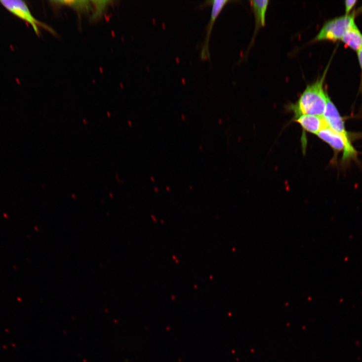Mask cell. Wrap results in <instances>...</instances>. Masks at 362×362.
<instances>
[{
    "label": "cell",
    "mask_w": 362,
    "mask_h": 362,
    "mask_svg": "<svg viewBox=\"0 0 362 362\" xmlns=\"http://www.w3.org/2000/svg\"><path fill=\"white\" fill-rule=\"evenodd\" d=\"M0 4L13 15L30 24L38 36L40 33L39 27L54 33L50 27L39 21L33 15L25 2L20 0H2L0 1Z\"/></svg>",
    "instance_id": "obj_4"
},
{
    "label": "cell",
    "mask_w": 362,
    "mask_h": 362,
    "mask_svg": "<svg viewBox=\"0 0 362 362\" xmlns=\"http://www.w3.org/2000/svg\"><path fill=\"white\" fill-rule=\"evenodd\" d=\"M50 2L55 7H68L72 8L80 13H88L93 9L91 1H86V0H80V1H51Z\"/></svg>",
    "instance_id": "obj_9"
},
{
    "label": "cell",
    "mask_w": 362,
    "mask_h": 362,
    "mask_svg": "<svg viewBox=\"0 0 362 362\" xmlns=\"http://www.w3.org/2000/svg\"><path fill=\"white\" fill-rule=\"evenodd\" d=\"M355 13L345 15L326 21L313 42L341 40L347 31L355 22Z\"/></svg>",
    "instance_id": "obj_3"
},
{
    "label": "cell",
    "mask_w": 362,
    "mask_h": 362,
    "mask_svg": "<svg viewBox=\"0 0 362 362\" xmlns=\"http://www.w3.org/2000/svg\"><path fill=\"white\" fill-rule=\"evenodd\" d=\"M93 6V15L92 19L97 20L102 17L107 7L113 3L110 1H91Z\"/></svg>",
    "instance_id": "obj_11"
},
{
    "label": "cell",
    "mask_w": 362,
    "mask_h": 362,
    "mask_svg": "<svg viewBox=\"0 0 362 362\" xmlns=\"http://www.w3.org/2000/svg\"><path fill=\"white\" fill-rule=\"evenodd\" d=\"M295 121L305 131L315 134L328 126L323 116H302L295 119Z\"/></svg>",
    "instance_id": "obj_6"
},
{
    "label": "cell",
    "mask_w": 362,
    "mask_h": 362,
    "mask_svg": "<svg viewBox=\"0 0 362 362\" xmlns=\"http://www.w3.org/2000/svg\"><path fill=\"white\" fill-rule=\"evenodd\" d=\"M357 3L356 0H347L345 2L346 15H350V13Z\"/></svg>",
    "instance_id": "obj_12"
},
{
    "label": "cell",
    "mask_w": 362,
    "mask_h": 362,
    "mask_svg": "<svg viewBox=\"0 0 362 362\" xmlns=\"http://www.w3.org/2000/svg\"><path fill=\"white\" fill-rule=\"evenodd\" d=\"M323 117L328 126L340 134L343 138L345 144V150L343 153V160H347L356 157L357 153L351 144L349 136L345 129L344 121L337 108L331 101L329 96Z\"/></svg>",
    "instance_id": "obj_2"
},
{
    "label": "cell",
    "mask_w": 362,
    "mask_h": 362,
    "mask_svg": "<svg viewBox=\"0 0 362 362\" xmlns=\"http://www.w3.org/2000/svg\"><path fill=\"white\" fill-rule=\"evenodd\" d=\"M231 2L229 0H212L204 2L200 6L201 9H202L209 5L212 6L210 18L206 27V37L200 55L201 59L202 61L210 60L209 40L214 24L222 9Z\"/></svg>",
    "instance_id": "obj_5"
},
{
    "label": "cell",
    "mask_w": 362,
    "mask_h": 362,
    "mask_svg": "<svg viewBox=\"0 0 362 362\" xmlns=\"http://www.w3.org/2000/svg\"><path fill=\"white\" fill-rule=\"evenodd\" d=\"M328 66L322 77L308 85L298 101L289 106L288 109L294 113L295 119L306 115L323 116L328 97L323 89Z\"/></svg>",
    "instance_id": "obj_1"
},
{
    "label": "cell",
    "mask_w": 362,
    "mask_h": 362,
    "mask_svg": "<svg viewBox=\"0 0 362 362\" xmlns=\"http://www.w3.org/2000/svg\"><path fill=\"white\" fill-rule=\"evenodd\" d=\"M250 2L255 16L256 29L264 27L266 24V15L269 1L264 0L252 1Z\"/></svg>",
    "instance_id": "obj_10"
},
{
    "label": "cell",
    "mask_w": 362,
    "mask_h": 362,
    "mask_svg": "<svg viewBox=\"0 0 362 362\" xmlns=\"http://www.w3.org/2000/svg\"><path fill=\"white\" fill-rule=\"evenodd\" d=\"M322 141L328 144L335 152H344L345 144L342 137L328 126L322 129L317 134Z\"/></svg>",
    "instance_id": "obj_7"
},
{
    "label": "cell",
    "mask_w": 362,
    "mask_h": 362,
    "mask_svg": "<svg viewBox=\"0 0 362 362\" xmlns=\"http://www.w3.org/2000/svg\"><path fill=\"white\" fill-rule=\"evenodd\" d=\"M341 41L356 51L362 48V34L355 23L347 31Z\"/></svg>",
    "instance_id": "obj_8"
},
{
    "label": "cell",
    "mask_w": 362,
    "mask_h": 362,
    "mask_svg": "<svg viewBox=\"0 0 362 362\" xmlns=\"http://www.w3.org/2000/svg\"><path fill=\"white\" fill-rule=\"evenodd\" d=\"M357 55L359 63L360 65L361 71V80L360 84V90L362 92V48L357 51Z\"/></svg>",
    "instance_id": "obj_13"
}]
</instances>
